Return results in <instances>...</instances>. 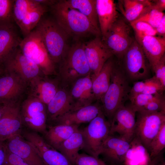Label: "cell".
Returning <instances> with one entry per match:
<instances>
[{
	"label": "cell",
	"mask_w": 165,
	"mask_h": 165,
	"mask_svg": "<svg viewBox=\"0 0 165 165\" xmlns=\"http://www.w3.org/2000/svg\"><path fill=\"white\" fill-rule=\"evenodd\" d=\"M161 152L158 156L152 159L147 165H158L163 161ZM114 165H123L121 164H115Z\"/></svg>",
	"instance_id": "47"
},
{
	"label": "cell",
	"mask_w": 165,
	"mask_h": 165,
	"mask_svg": "<svg viewBox=\"0 0 165 165\" xmlns=\"http://www.w3.org/2000/svg\"><path fill=\"white\" fill-rule=\"evenodd\" d=\"M27 84L18 77L10 74L0 77V103L16 102Z\"/></svg>",
	"instance_id": "22"
},
{
	"label": "cell",
	"mask_w": 165,
	"mask_h": 165,
	"mask_svg": "<svg viewBox=\"0 0 165 165\" xmlns=\"http://www.w3.org/2000/svg\"><path fill=\"white\" fill-rule=\"evenodd\" d=\"M130 90L124 73L115 66L109 86L101 100L102 111L110 124L115 112L129 99Z\"/></svg>",
	"instance_id": "3"
},
{
	"label": "cell",
	"mask_w": 165,
	"mask_h": 165,
	"mask_svg": "<svg viewBox=\"0 0 165 165\" xmlns=\"http://www.w3.org/2000/svg\"><path fill=\"white\" fill-rule=\"evenodd\" d=\"M145 81H137L134 82L130 89L129 94V99L130 101L137 95L142 93L145 87Z\"/></svg>",
	"instance_id": "43"
},
{
	"label": "cell",
	"mask_w": 165,
	"mask_h": 165,
	"mask_svg": "<svg viewBox=\"0 0 165 165\" xmlns=\"http://www.w3.org/2000/svg\"><path fill=\"white\" fill-rule=\"evenodd\" d=\"M6 148L18 156L29 165H46L33 146L20 134L4 141Z\"/></svg>",
	"instance_id": "16"
},
{
	"label": "cell",
	"mask_w": 165,
	"mask_h": 165,
	"mask_svg": "<svg viewBox=\"0 0 165 165\" xmlns=\"http://www.w3.org/2000/svg\"><path fill=\"white\" fill-rule=\"evenodd\" d=\"M151 7L159 11L163 12L165 9V0H151Z\"/></svg>",
	"instance_id": "45"
},
{
	"label": "cell",
	"mask_w": 165,
	"mask_h": 165,
	"mask_svg": "<svg viewBox=\"0 0 165 165\" xmlns=\"http://www.w3.org/2000/svg\"><path fill=\"white\" fill-rule=\"evenodd\" d=\"M40 34L51 60L60 63L66 53L68 35L54 19L42 17L34 29Z\"/></svg>",
	"instance_id": "2"
},
{
	"label": "cell",
	"mask_w": 165,
	"mask_h": 165,
	"mask_svg": "<svg viewBox=\"0 0 165 165\" xmlns=\"http://www.w3.org/2000/svg\"><path fill=\"white\" fill-rule=\"evenodd\" d=\"M161 94H162L149 95L141 93L137 95L130 100L131 104L135 108L137 112Z\"/></svg>",
	"instance_id": "38"
},
{
	"label": "cell",
	"mask_w": 165,
	"mask_h": 165,
	"mask_svg": "<svg viewBox=\"0 0 165 165\" xmlns=\"http://www.w3.org/2000/svg\"><path fill=\"white\" fill-rule=\"evenodd\" d=\"M155 77L165 87V54L160 58L152 69Z\"/></svg>",
	"instance_id": "41"
},
{
	"label": "cell",
	"mask_w": 165,
	"mask_h": 165,
	"mask_svg": "<svg viewBox=\"0 0 165 165\" xmlns=\"http://www.w3.org/2000/svg\"><path fill=\"white\" fill-rule=\"evenodd\" d=\"M165 148V123L151 141L148 151L152 159L158 156Z\"/></svg>",
	"instance_id": "33"
},
{
	"label": "cell",
	"mask_w": 165,
	"mask_h": 165,
	"mask_svg": "<svg viewBox=\"0 0 165 165\" xmlns=\"http://www.w3.org/2000/svg\"><path fill=\"white\" fill-rule=\"evenodd\" d=\"M73 104L69 90L59 88L47 105V121L52 122L58 117L72 111Z\"/></svg>",
	"instance_id": "21"
},
{
	"label": "cell",
	"mask_w": 165,
	"mask_h": 165,
	"mask_svg": "<svg viewBox=\"0 0 165 165\" xmlns=\"http://www.w3.org/2000/svg\"><path fill=\"white\" fill-rule=\"evenodd\" d=\"M47 11L35 0H14L13 20L24 37L32 31Z\"/></svg>",
	"instance_id": "6"
},
{
	"label": "cell",
	"mask_w": 165,
	"mask_h": 165,
	"mask_svg": "<svg viewBox=\"0 0 165 165\" xmlns=\"http://www.w3.org/2000/svg\"><path fill=\"white\" fill-rule=\"evenodd\" d=\"M79 126L64 124L49 126L42 137L52 148L57 150L61 145L79 129Z\"/></svg>",
	"instance_id": "26"
},
{
	"label": "cell",
	"mask_w": 165,
	"mask_h": 165,
	"mask_svg": "<svg viewBox=\"0 0 165 165\" xmlns=\"http://www.w3.org/2000/svg\"><path fill=\"white\" fill-rule=\"evenodd\" d=\"M102 111L101 106L98 103H92L58 117L49 126L57 124L79 126L81 123L90 122Z\"/></svg>",
	"instance_id": "18"
},
{
	"label": "cell",
	"mask_w": 165,
	"mask_h": 165,
	"mask_svg": "<svg viewBox=\"0 0 165 165\" xmlns=\"http://www.w3.org/2000/svg\"><path fill=\"white\" fill-rule=\"evenodd\" d=\"M130 147V142L119 137L109 135L103 145L101 154L115 164H120L125 160Z\"/></svg>",
	"instance_id": "19"
},
{
	"label": "cell",
	"mask_w": 165,
	"mask_h": 165,
	"mask_svg": "<svg viewBox=\"0 0 165 165\" xmlns=\"http://www.w3.org/2000/svg\"><path fill=\"white\" fill-rule=\"evenodd\" d=\"M4 72V68L2 64L0 63V76Z\"/></svg>",
	"instance_id": "49"
},
{
	"label": "cell",
	"mask_w": 165,
	"mask_h": 165,
	"mask_svg": "<svg viewBox=\"0 0 165 165\" xmlns=\"http://www.w3.org/2000/svg\"><path fill=\"white\" fill-rule=\"evenodd\" d=\"M71 86L69 90L73 104L72 111L90 105L96 100L92 90L91 74L78 79Z\"/></svg>",
	"instance_id": "17"
},
{
	"label": "cell",
	"mask_w": 165,
	"mask_h": 165,
	"mask_svg": "<svg viewBox=\"0 0 165 165\" xmlns=\"http://www.w3.org/2000/svg\"><path fill=\"white\" fill-rule=\"evenodd\" d=\"M164 15L163 12L153 9L151 6L148 9L134 21L144 22L155 29Z\"/></svg>",
	"instance_id": "35"
},
{
	"label": "cell",
	"mask_w": 165,
	"mask_h": 165,
	"mask_svg": "<svg viewBox=\"0 0 165 165\" xmlns=\"http://www.w3.org/2000/svg\"><path fill=\"white\" fill-rule=\"evenodd\" d=\"M4 165H29L20 157L9 151L6 147V157Z\"/></svg>",
	"instance_id": "42"
},
{
	"label": "cell",
	"mask_w": 165,
	"mask_h": 165,
	"mask_svg": "<svg viewBox=\"0 0 165 165\" xmlns=\"http://www.w3.org/2000/svg\"><path fill=\"white\" fill-rule=\"evenodd\" d=\"M96 8L99 28L105 37L118 18L116 6L113 0H96Z\"/></svg>",
	"instance_id": "24"
},
{
	"label": "cell",
	"mask_w": 165,
	"mask_h": 165,
	"mask_svg": "<svg viewBox=\"0 0 165 165\" xmlns=\"http://www.w3.org/2000/svg\"><path fill=\"white\" fill-rule=\"evenodd\" d=\"M23 127L42 135L47 129V107L37 99L29 96L20 105Z\"/></svg>",
	"instance_id": "7"
},
{
	"label": "cell",
	"mask_w": 165,
	"mask_h": 165,
	"mask_svg": "<svg viewBox=\"0 0 165 165\" xmlns=\"http://www.w3.org/2000/svg\"><path fill=\"white\" fill-rule=\"evenodd\" d=\"M21 40L13 23L0 24V63L19 47Z\"/></svg>",
	"instance_id": "23"
},
{
	"label": "cell",
	"mask_w": 165,
	"mask_h": 165,
	"mask_svg": "<svg viewBox=\"0 0 165 165\" xmlns=\"http://www.w3.org/2000/svg\"><path fill=\"white\" fill-rule=\"evenodd\" d=\"M139 43L149 65L153 69L165 54V38L156 36H146Z\"/></svg>",
	"instance_id": "25"
},
{
	"label": "cell",
	"mask_w": 165,
	"mask_h": 165,
	"mask_svg": "<svg viewBox=\"0 0 165 165\" xmlns=\"http://www.w3.org/2000/svg\"><path fill=\"white\" fill-rule=\"evenodd\" d=\"M4 72L19 78L27 84L34 79L43 75L39 68L22 53L19 47L2 64Z\"/></svg>",
	"instance_id": "9"
},
{
	"label": "cell",
	"mask_w": 165,
	"mask_h": 165,
	"mask_svg": "<svg viewBox=\"0 0 165 165\" xmlns=\"http://www.w3.org/2000/svg\"><path fill=\"white\" fill-rule=\"evenodd\" d=\"M158 165H165V162H164V161H163L161 163H160L159 164H158Z\"/></svg>",
	"instance_id": "51"
},
{
	"label": "cell",
	"mask_w": 165,
	"mask_h": 165,
	"mask_svg": "<svg viewBox=\"0 0 165 165\" xmlns=\"http://www.w3.org/2000/svg\"><path fill=\"white\" fill-rule=\"evenodd\" d=\"M19 48L36 64L45 76L56 75L55 64L51 60L38 31L34 29L22 39Z\"/></svg>",
	"instance_id": "4"
},
{
	"label": "cell",
	"mask_w": 165,
	"mask_h": 165,
	"mask_svg": "<svg viewBox=\"0 0 165 165\" xmlns=\"http://www.w3.org/2000/svg\"><path fill=\"white\" fill-rule=\"evenodd\" d=\"M145 81V86L142 93L149 95L162 94L165 90V87L155 76Z\"/></svg>",
	"instance_id": "37"
},
{
	"label": "cell",
	"mask_w": 165,
	"mask_h": 165,
	"mask_svg": "<svg viewBox=\"0 0 165 165\" xmlns=\"http://www.w3.org/2000/svg\"><path fill=\"white\" fill-rule=\"evenodd\" d=\"M36 1L41 5L46 6H52L54 5L58 1L54 0H35Z\"/></svg>",
	"instance_id": "48"
},
{
	"label": "cell",
	"mask_w": 165,
	"mask_h": 165,
	"mask_svg": "<svg viewBox=\"0 0 165 165\" xmlns=\"http://www.w3.org/2000/svg\"><path fill=\"white\" fill-rule=\"evenodd\" d=\"M6 157V147L4 141L0 140V165H4Z\"/></svg>",
	"instance_id": "46"
},
{
	"label": "cell",
	"mask_w": 165,
	"mask_h": 165,
	"mask_svg": "<svg viewBox=\"0 0 165 165\" xmlns=\"http://www.w3.org/2000/svg\"><path fill=\"white\" fill-rule=\"evenodd\" d=\"M2 104L0 140L4 141L13 136L20 134L23 126L20 115V105L16 102Z\"/></svg>",
	"instance_id": "12"
},
{
	"label": "cell",
	"mask_w": 165,
	"mask_h": 165,
	"mask_svg": "<svg viewBox=\"0 0 165 165\" xmlns=\"http://www.w3.org/2000/svg\"><path fill=\"white\" fill-rule=\"evenodd\" d=\"M137 112L135 137L148 150L151 141L165 123V112L140 110Z\"/></svg>",
	"instance_id": "8"
},
{
	"label": "cell",
	"mask_w": 165,
	"mask_h": 165,
	"mask_svg": "<svg viewBox=\"0 0 165 165\" xmlns=\"http://www.w3.org/2000/svg\"><path fill=\"white\" fill-rule=\"evenodd\" d=\"M101 39L113 55L121 58L123 57L134 39L131 37L130 28L124 20L118 19Z\"/></svg>",
	"instance_id": "10"
},
{
	"label": "cell",
	"mask_w": 165,
	"mask_h": 165,
	"mask_svg": "<svg viewBox=\"0 0 165 165\" xmlns=\"http://www.w3.org/2000/svg\"><path fill=\"white\" fill-rule=\"evenodd\" d=\"M84 48L92 79L98 75L105 64L113 54L105 46L100 36H96L84 44Z\"/></svg>",
	"instance_id": "15"
},
{
	"label": "cell",
	"mask_w": 165,
	"mask_h": 165,
	"mask_svg": "<svg viewBox=\"0 0 165 165\" xmlns=\"http://www.w3.org/2000/svg\"><path fill=\"white\" fill-rule=\"evenodd\" d=\"M111 58L105 62L98 75L91 79L92 90L96 100L101 101L109 86L115 66Z\"/></svg>",
	"instance_id": "27"
},
{
	"label": "cell",
	"mask_w": 165,
	"mask_h": 165,
	"mask_svg": "<svg viewBox=\"0 0 165 165\" xmlns=\"http://www.w3.org/2000/svg\"><path fill=\"white\" fill-rule=\"evenodd\" d=\"M54 20L68 36L79 37L92 34L101 35L89 19L78 10L67 6L64 0L58 1L51 6Z\"/></svg>",
	"instance_id": "1"
},
{
	"label": "cell",
	"mask_w": 165,
	"mask_h": 165,
	"mask_svg": "<svg viewBox=\"0 0 165 165\" xmlns=\"http://www.w3.org/2000/svg\"><path fill=\"white\" fill-rule=\"evenodd\" d=\"M75 165H106L105 162L96 157L89 154H79L75 162Z\"/></svg>",
	"instance_id": "40"
},
{
	"label": "cell",
	"mask_w": 165,
	"mask_h": 165,
	"mask_svg": "<svg viewBox=\"0 0 165 165\" xmlns=\"http://www.w3.org/2000/svg\"><path fill=\"white\" fill-rule=\"evenodd\" d=\"M2 109L1 106H0V119L2 116Z\"/></svg>",
	"instance_id": "50"
},
{
	"label": "cell",
	"mask_w": 165,
	"mask_h": 165,
	"mask_svg": "<svg viewBox=\"0 0 165 165\" xmlns=\"http://www.w3.org/2000/svg\"><path fill=\"white\" fill-rule=\"evenodd\" d=\"M20 134L33 146L39 155L48 149L53 148L37 132L23 127Z\"/></svg>",
	"instance_id": "31"
},
{
	"label": "cell",
	"mask_w": 165,
	"mask_h": 165,
	"mask_svg": "<svg viewBox=\"0 0 165 165\" xmlns=\"http://www.w3.org/2000/svg\"><path fill=\"white\" fill-rule=\"evenodd\" d=\"M46 165H73L62 154L53 148L39 154Z\"/></svg>",
	"instance_id": "32"
},
{
	"label": "cell",
	"mask_w": 165,
	"mask_h": 165,
	"mask_svg": "<svg viewBox=\"0 0 165 165\" xmlns=\"http://www.w3.org/2000/svg\"><path fill=\"white\" fill-rule=\"evenodd\" d=\"M83 139L82 130L79 129L65 140L57 151L64 155L73 165L76 158L82 149Z\"/></svg>",
	"instance_id": "29"
},
{
	"label": "cell",
	"mask_w": 165,
	"mask_h": 165,
	"mask_svg": "<svg viewBox=\"0 0 165 165\" xmlns=\"http://www.w3.org/2000/svg\"><path fill=\"white\" fill-rule=\"evenodd\" d=\"M119 8L122 14L130 23L134 21L148 9L151 0H124L119 1Z\"/></svg>",
	"instance_id": "28"
},
{
	"label": "cell",
	"mask_w": 165,
	"mask_h": 165,
	"mask_svg": "<svg viewBox=\"0 0 165 165\" xmlns=\"http://www.w3.org/2000/svg\"><path fill=\"white\" fill-rule=\"evenodd\" d=\"M64 1L68 7L78 10L86 16L93 26L100 31L96 10V0H68Z\"/></svg>",
	"instance_id": "30"
},
{
	"label": "cell",
	"mask_w": 165,
	"mask_h": 165,
	"mask_svg": "<svg viewBox=\"0 0 165 165\" xmlns=\"http://www.w3.org/2000/svg\"><path fill=\"white\" fill-rule=\"evenodd\" d=\"M155 29L156 32V35H158L159 36L165 38V15Z\"/></svg>",
	"instance_id": "44"
},
{
	"label": "cell",
	"mask_w": 165,
	"mask_h": 165,
	"mask_svg": "<svg viewBox=\"0 0 165 165\" xmlns=\"http://www.w3.org/2000/svg\"><path fill=\"white\" fill-rule=\"evenodd\" d=\"M62 70L81 78L91 74V71L86 56L84 43L78 42L68 49L60 63Z\"/></svg>",
	"instance_id": "13"
},
{
	"label": "cell",
	"mask_w": 165,
	"mask_h": 165,
	"mask_svg": "<svg viewBox=\"0 0 165 165\" xmlns=\"http://www.w3.org/2000/svg\"><path fill=\"white\" fill-rule=\"evenodd\" d=\"M145 110L149 112H165V101L164 97L162 94H160L156 99L139 110Z\"/></svg>",
	"instance_id": "39"
},
{
	"label": "cell",
	"mask_w": 165,
	"mask_h": 165,
	"mask_svg": "<svg viewBox=\"0 0 165 165\" xmlns=\"http://www.w3.org/2000/svg\"><path fill=\"white\" fill-rule=\"evenodd\" d=\"M130 24L135 33V39L138 43L146 36L156 35L155 29L146 22L141 21H133Z\"/></svg>",
	"instance_id": "34"
},
{
	"label": "cell",
	"mask_w": 165,
	"mask_h": 165,
	"mask_svg": "<svg viewBox=\"0 0 165 165\" xmlns=\"http://www.w3.org/2000/svg\"><path fill=\"white\" fill-rule=\"evenodd\" d=\"M14 0H0V24L13 23Z\"/></svg>",
	"instance_id": "36"
},
{
	"label": "cell",
	"mask_w": 165,
	"mask_h": 165,
	"mask_svg": "<svg viewBox=\"0 0 165 165\" xmlns=\"http://www.w3.org/2000/svg\"><path fill=\"white\" fill-rule=\"evenodd\" d=\"M29 84V96L37 99L46 105L60 88L57 81L43 78L42 76L34 79Z\"/></svg>",
	"instance_id": "20"
},
{
	"label": "cell",
	"mask_w": 165,
	"mask_h": 165,
	"mask_svg": "<svg viewBox=\"0 0 165 165\" xmlns=\"http://www.w3.org/2000/svg\"><path fill=\"white\" fill-rule=\"evenodd\" d=\"M137 111L130 104L119 108L115 113L111 122L110 134L118 136L131 142L135 137Z\"/></svg>",
	"instance_id": "11"
},
{
	"label": "cell",
	"mask_w": 165,
	"mask_h": 165,
	"mask_svg": "<svg viewBox=\"0 0 165 165\" xmlns=\"http://www.w3.org/2000/svg\"><path fill=\"white\" fill-rule=\"evenodd\" d=\"M110 126L102 110L82 130L83 139L82 149L89 155L98 157L103 145L110 134Z\"/></svg>",
	"instance_id": "5"
},
{
	"label": "cell",
	"mask_w": 165,
	"mask_h": 165,
	"mask_svg": "<svg viewBox=\"0 0 165 165\" xmlns=\"http://www.w3.org/2000/svg\"><path fill=\"white\" fill-rule=\"evenodd\" d=\"M123 57L126 70L131 79H141L147 75L148 71V61L140 45L135 39Z\"/></svg>",
	"instance_id": "14"
}]
</instances>
